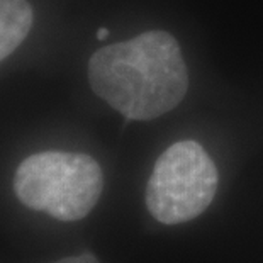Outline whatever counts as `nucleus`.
Returning a JSON list of instances; mask_svg holds the SVG:
<instances>
[{"instance_id": "f257e3e1", "label": "nucleus", "mask_w": 263, "mask_h": 263, "mask_svg": "<svg viewBox=\"0 0 263 263\" xmlns=\"http://www.w3.org/2000/svg\"><path fill=\"white\" fill-rule=\"evenodd\" d=\"M88 82L110 107L136 121L168 112L189 88L180 46L165 31H148L99 49L88 61Z\"/></svg>"}, {"instance_id": "f03ea898", "label": "nucleus", "mask_w": 263, "mask_h": 263, "mask_svg": "<svg viewBox=\"0 0 263 263\" xmlns=\"http://www.w3.org/2000/svg\"><path fill=\"white\" fill-rule=\"evenodd\" d=\"M14 189L29 209L48 212L60 221H78L102 194V170L88 155L43 151L19 165Z\"/></svg>"}, {"instance_id": "7ed1b4c3", "label": "nucleus", "mask_w": 263, "mask_h": 263, "mask_svg": "<svg viewBox=\"0 0 263 263\" xmlns=\"http://www.w3.org/2000/svg\"><path fill=\"white\" fill-rule=\"evenodd\" d=\"M217 190V170L195 141H180L163 151L146 189L151 216L163 224L187 222L209 207Z\"/></svg>"}, {"instance_id": "20e7f679", "label": "nucleus", "mask_w": 263, "mask_h": 263, "mask_svg": "<svg viewBox=\"0 0 263 263\" xmlns=\"http://www.w3.org/2000/svg\"><path fill=\"white\" fill-rule=\"evenodd\" d=\"M32 27L27 0H0V61L21 46Z\"/></svg>"}, {"instance_id": "39448f33", "label": "nucleus", "mask_w": 263, "mask_h": 263, "mask_svg": "<svg viewBox=\"0 0 263 263\" xmlns=\"http://www.w3.org/2000/svg\"><path fill=\"white\" fill-rule=\"evenodd\" d=\"M53 263H99L97 258L88 253H83V255H78V256H68V258H63V260H58V261H53Z\"/></svg>"}, {"instance_id": "423d86ee", "label": "nucleus", "mask_w": 263, "mask_h": 263, "mask_svg": "<svg viewBox=\"0 0 263 263\" xmlns=\"http://www.w3.org/2000/svg\"><path fill=\"white\" fill-rule=\"evenodd\" d=\"M109 36V29H105V27H100V29L97 31V37L99 39H105Z\"/></svg>"}]
</instances>
